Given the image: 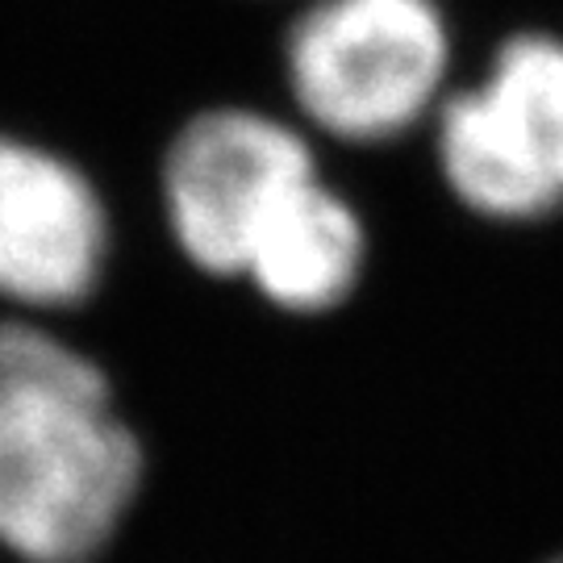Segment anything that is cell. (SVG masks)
Segmentation results:
<instances>
[{
  "label": "cell",
  "mask_w": 563,
  "mask_h": 563,
  "mask_svg": "<svg viewBox=\"0 0 563 563\" xmlns=\"http://www.w3.org/2000/svg\"><path fill=\"white\" fill-rule=\"evenodd\" d=\"M142 481V451L104 372L30 322H0V547L92 563Z\"/></svg>",
  "instance_id": "obj_1"
},
{
  "label": "cell",
  "mask_w": 563,
  "mask_h": 563,
  "mask_svg": "<svg viewBox=\"0 0 563 563\" xmlns=\"http://www.w3.org/2000/svg\"><path fill=\"white\" fill-rule=\"evenodd\" d=\"M460 71L446 0H301L280 38L297 118L355 155L422 139Z\"/></svg>",
  "instance_id": "obj_2"
},
{
  "label": "cell",
  "mask_w": 563,
  "mask_h": 563,
  "mask_svg": "<svg viewBox=\"0 0 563 563\" xmlns=\"http://www.w3.org/2000/svg\"><path fill=\"white\" fill-rule=\"evenodd\" d=\"M443 197L488 230L563 218V34L509 25L426 125Z\"/></svg>",
  "instance_id": "obj_3"
},
{
  "label": "cell",
  "mask_w": 563,
  "mask_h": 563,
  "mask_svg": "<svg viewBox=\"0 0 563 563\" xmlns=\"http://www.w3.org/2000/svg\"><path fill=\"white\" fill-rule=\"evenodd\" d=\"M318 176L322 159L301 125L255 104L201 109L163 151L172 239L209 276H242L267 225Z\"/></svg>",
  "instance_id": "obj_4"
},
{
  "label": "cell",
  "mask_w": 563,
  "mask_h": 563,
  "mask_svg": "<svg viewBox=\"0 0 563 563\" xmlns=\"http://www.w3.org/2000/svg\"><path fill=\"white\" fill-rule=\"evenodd\" d=\"M109 213L76 163L0 130V301L71 309L101 284Z\"/></svg>",
  "instance_id": "obj_5"
},
{
  "label": "cell",
  "mask_w": 563,
  "mask_h": 563,
  "mask_svg": "<svg viewBox=\"0 0 563 563\" xmlns=\"http://www.w3.org/2000/svg\"><path fill=\"white\" fill-rule=\"evenodd\" d=\"M367 251L372 234L360 205L325 180L322 172L267 225L242 276L260 288L263 301H272L284 313L313 318L339 309L360 288Z\"/></svg>",
  "instance_id": "obj_6"
},
{
  "label": "cell",
  "mask_w": 563,
  "mask_h": 563,
  "mask_svg": "<svg viewBox=\"0 0 563 563\" xmlns=\"http://www.w3.org/2000/svg\"><path fill=\"white\" fill-rule=\"evenodd\" d=\"M560 563H563V560H560Z\"/></svg>",
  "instance_id": "obj_7"
}]
</instances>
